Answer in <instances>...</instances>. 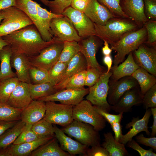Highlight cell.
Masks as SVG:
<instances>
[{"instance_id": "45", "label": "cell", "mask_w": 156, "mask_h": 156, "mask_svg": "<svg viewBox=\"0 0 156 156\" xmlns=\"http://www.w3.org/2000/svg\"><path fill=\"white\" fill-rule=\"evenodd\" d=\"M72 0L48 1L47 6L50 12L58 15L62 14L64 10L70 5Z\"/></svg>"}, {"instance_id": "27", "label": "cell", "mask_w": 156, "mask_h": 156, "mask_svg": "<svg viewBox=\"0 0 156 156\" xmlns=\"http://www.w3.org/2000/svg\"><path fill=\"white\" fill-rule=\"evenodd\" d=\"M139 67L134 59L132 52H131L121 64L116 67H112L110 70L112 74L109 80L115 81L126 76H131Z\"/></svg>"}, {"instance_id": "44", "label": "cell", "mask_w": 156, "mask_h": 156, "mask_svg": "<svg viewBox=\"0 0 156 156\" xmlns=\"http://www.w3.org/2000/svg\"><path fill=\"white\" fill-rule=\"evenodd\" d=\"M103 70L97 68L87 67L86 75L85 86L89 88L93 86L104 73Z\"/></svg>"}, {"instance_id": "23", "label": "cell", "mask_w": 156, "mask_h": 156, "mask_svg": "<svg viewBox=\"0 0 156 156\" xmlns=\"http://www.w3.org/2000/svg\"><path fill=\"white\" fill-rule=\"evenodd\" d=\"M33 100L29 90L28 84L20 81L6 103L14 108L23 109Z\"/></svg>"}, {"instance_id": "39", "label": "cell", "mask_w": 156, "mask_h": 156, "mask_svg": "<svg viewBox=\"0 0 156 156\" xmlns=\"http://www.w3.org/2000/svg\"><path fill=\"white\" fill-rule=\"evenodd\" d=\"M31 129L38 137L55 135L53 124L44 118L32 124Z\"/></svg>"}, {"instance_id": "61", "label": "cell", "mask_w": 156, "mask_h": 156, "mask_svg": "<svg viewBox=\"0 0 156 156\" xmlns=\"http://www.w3.org/2000/svg\"><path fill=\"white\" fill-rule=\"evenodd\" d=\"M4 18V15L3 14L2 10L0 11V24Z\"/></svg>"}, {"instance_id": "52", "label": "cell", "mask_w": 156, "mask_h": 156, "mask_svg": "<svg viewBox=\"0 0 156 156\" xmlns=\"http://www.w3.org/2000/svg\"><path fill=\"white\" fill-rule=\"evenodd\" d=\"M136 141L140 144L146 146H149L156 150V138L152 137L151 138L145 137L142 134H140L135 137Z\"/></svg>"}, {"instance_id": "4", "label": "cell", "mask_w": 156, "mask_h": 156, "mask_svg": "<svg viewBox=\"0 0 156 156\" xmlns=\"http://www.w3.org/2000/svg\"><path fill=\"white\" fill-rule=\"evenodd\" d=\"M61 129L69 137L88 147L100 144L99 131L89 124L74 120Z\"/></svg>"}, {"instance_id": "63", "label": "cell", "mask_w": 156, "mask_h": 156, "mask_svg": "<svg viewBox=\"0 0 156 156\" xmlns=\"http://www.w3.org/2000/svg\"><path fill=\"white\" fill-rule=\"evenodd\" d=\"M83 0L86 1L88 3L91 0Z\"/></svg>"}, {"instance_id": "62", "label": "cell", "mask_w": 156, "mask_h": 156, "mask_svg": "<svg viewBox=\"0 0 156 156\" xmlns=\"http://www.w3.org/2000/svg\"><path fill=\"white\" fill-rule=\"evenodd\" d=\"M45 5L47 6L48 5V0H39Z\"/></svg>"}, {"instance_id": "28", "label": "cell", "mask_w": 156, "mask_h": 156, "mask_svg": "<svg viewBox=\"0 0 156 156\" xmlns=\"http://www.w3.org/2000/svg\"><path fill=\"white\" fill-rule=\"evenodd\" d=\"M29 156H71L61 148L55 136L33 151Z\"/></svg>"}, {"instance_id": "50", "label": "cell", "mask_w": 156, "mask_h": 156, "mask_svg": "<svg viewBox=\"0 0 156 156\" xmlns=\"http://www.w3.org/2000/svg\"><path fill=\"white\" fill-rule=\"evenodd\" d=\"M127 146L138 151L141 156H156V154L152 151V149L146 150L140 146L134 140H132L128 141Z\"/></svg>"}, {"instance_id": "12", "label": "cell", "mask_w": 156, "mask_h": 156, "mask_svg": "<svg viewBox=\"0 0 156 156\" xmlns=\"http://www.w3.org/2000/svg\"><path fill=\"white\" fill-rule=\"evenodd\" d=\"M134 59L138 65L156 77V46L144 43L132 52Z\"/></svg>"}, {"instance_id": "24", "label": "cell", "mask_w": 156, "mask_h": 156, "mask_svg": "<svg viewBox=\"0 0 156 156\" xmlns=\"http://www.w3.org/2000/svg\"><path fill=\"white\" fill-rule=\"evenodd\" d=\"M37 3L32 0H16L15 7L23 12L36 27L43 40L49 41L39 18L37 8Z\"/></svg>"}, {"instance_id": "60", "label": "cell", "mask_w": 156, "mask_h": 156, "mask_svg": "<svg viewBox=\"0 0 156 156\" xmlns=\"http://www.w3.org/2000/svg\"><path fill=\"white\" fill-rule=\"evenodd\" d=\"M8 42L2 37H0V51L6 46L8 45Z\"/></svg>"}, {"instance_id": "7", "label": "cell", "mask_w": 156, "mask_h": 156, "mask_svg": "<svg viewBox=\"0 0 156 156\" xmlns=\"http://www.w3.org/2000/svg\"><path fill=\"white\" fill-rule=\"evenodd\" d=\"M111 71L104 73L96 83L89 87L86 99L92 105L99 107L105 111H111V106L107 100L109 88L108 83Z\"/></svg>"}, {"instance_id": "1", "label": "cell", "mask_w": 156, "mask_h": 156, "mask_svg": "<svg viewBox=\"0 0 156 156\" xmlns=\"http://www.w3.org/2000/svg\"><path fill=\"white\" fill-rule=\"evenodd\" d=\"M2 37L8 44L13 53H22L28 56L37 55L46 47L61 41L55 37L50 41H44L34 24Z\"/></svg>"}, {"instance_id": "17", "label": "cell", "mask_w": 156, "mask_h": 156, "mask_svg": "<svg viewBox=\"0 0 156 156\" xmlns=\"http://www.w3.org/2000/svg\"><path fill=\"white\" fill-rule=\"evenodd\" d=\"M143 96L139 86L131 89L126 92L116 104L111 105V109L119 113L131 112L133 106L142 103Z\"/></svg>"}, {"instance_id": "40", "label": "cell", "mask_w": 156, "mask_h": 156, "mask_svg": "<svg viewBox=\"0 0 156 156\" xmlns=\"http://www.w3.org/2000/svg\"><path fill=\"white\" fill-rule=\"evenodd\" d=\"M31 83L38 84L49 82L48 71L31 65L29 69Z\"/></svg>"}, {"instance_id": "15", "label": "cell", "mask_w": 156, "mask_h": 156, "mask_svg": "<svg viewBox=\"0 0 156 156\" xmlns=\"http://www.w3.org/2000/svg\"><path fill=\"white\" fill-rule=\"evenodd\" d=\"M108 84L107 100L111 105L116 104L127 91L139 86L137 81L131 76H126L115 81L109 80Z\"/></svg>"}, {"instance_id": "13", "label": "cell", "mask_w": 156, "mask_h": 156, "mask_svg": "<svg viewBox=\"0 0 156 156\" xmlns=\"http://www.w3.org/2000/svg\"><path fill=\"white\" fill-rule=\"evenodd\" d=\"M54 137L55 135L40 137L30 142L18 144H12L6 148H0V156H29L33 151Z\"/></svg>"}, {"instance_id": "2", "label": "cell", "mask_w": 156, "mask_h": 156, "mask_svg": "<svg viewBox=\"0 0 156 156\" xmlns=\"http://www.w3.org/2000/svg\"><path fill=\"white\" fill-rule=\"evenodd\" d=\"M94 25L96 36L107 41L111 46L126 33L140 28L129 19L116 17L109 20L104 25Z\"/></svg>"}, {"instance_id": "3", "label": "cell", "mask_w": 156, "mask_h": 156, "mask_svg": "<svg viewBox=\"0 0 156 156\" xmlns=\"http://www.w3.org/2000/svg\"><path fill=\"white\" fill-rule=\"evenodd\" d=\"M147 38L146 30L144 26L124 35L111 46V49L116 53L113 61L114 65L112 67H116L123 62L127 55L145 42Z\"/></svg>"}, {"instance_id": "59", "label": "cell", "mask_w": 156, "mask_h": 156, "mask_svg": "<svg viewBox=\"0 0 156 156\" xmlns=\"http://www.w3.org/2000/svg\"><path fill=\"white\" fill-rule=\"evenodd\" d=\"M103 41L104 46L102 48V53L104 56L110 55L112 50L109 47L108 42L105 40Z\"/></svg>"}, {"instance_id": "19", "label": "cell", "mask_w": 156, "mask_h": 156, "mask_svg": "<svg viewBox=\"0 0 156 156\" xmlns=\"http://www.w3.org/2000/svg\"><path fill=\"white\" fill-rule=\"evenodd\" d=\"M152 115L150 108L146 109L143 117L141 119L138 118H133L131 121L126 125V128H132L125 134L122 135L119 140L120 143L125 144L129 141L132 139L134 136L139 133L144 131L147 135H150L151 133L148 130V124L149 118Z\"/></svg>"}, {"instance_id": "25", "label": "cell", "mask_w": 156, "mask_h": 156, "mask_svg": "<svg viewBox=\"0 0 156 156\" xmlns=\"http://www.w3.org/2000/svg\"><path fill=\"white\" fill-rule=\"evenodd\" d=\"M46 110L45 102L33 100L23 110L21 114L20 120L26 123L32 124L43 118Z\"/></svg>"}, {"instance_id": "51", "label": "cell", "mask_w": 156, "mask_h": 156, "mask_svg": "<svg viewBox=\"0 0 156 156\" xmlns=\"http://www.w3.org/2000/svg\"><path fill=\"white\" fill-rule=\"evenodd\" d=\"M84 156H109V155L106 149L99 144L88 148Z\"/></svg>"}, {"instance_id": "33", "label": "cell", "mask_w": 156, "mask_h": 156, "mask_svg": "<svg viewBox=\"0 0 156 156\" xmlns=\"http://www.w3.org/2000/svg\"><path fill=\"white\" fill-rule=\"evenodd\" d=\"M29 88L33 100L49 96L58 91L49 82L38 84H28Z\"/></svg>"}, {"instance_id": "37", "label": "cell", "mask_w": 156, "mask_h": 156, "mask_svg": "<svg viewBox=\"0 0 156 156\" xmlns=\"http://www.w3.org/2000/svg\"><path fill=\"white\" fill-rule=\"evenodd\" d=\"M23 110L14 108L6 103L0 102V120L7 121L20 120Z\"/></svg>"}, {"instance_id": "21", "label": "cell", "mask_w": 156, "mask_h": 156, "mask_svg": "<svg viewBox=\"0 0 156 156\" xmlns=\"http://www.w3.org/2000/svg\"><path fill=\"white\" fill-rule=\"evenodd\" d=\"M122 9L129 18L140 28L149 20L145 13L143 0H125Z\"/></svg>"}, {"instance_id": "26", "label": "cell", "mask_w": 156, "mask_h": 156, "mask_svg": "<svg viewBox=\"0 0 156 156\" xmlns=\"http://www.w3.org/2000/svg\"><path fill=\"white\" fill-rule=\"evenodd\" d=\"M10 62L11 67L15 69L19 81L28 84L31 83L29 73L30 64L28 56L22 53H13Z\"/></svg>"}, {"instance_id": "5", "label": "cell", "mask_w": 156, "mask_h": 156, "mask_svg": "<svg viewBox=\"0 0 156 156\" xmlns=\"http://www.w3.org/2000/svg\"><path fill=\"white\" fill-rule=\"evenodd\" d=\"M1 10L4 18L0 24V37L33 24L23 12L15 7H10Z\"/></svg>"}, {"instance_id": "36", "label": "cell", "mask_w": 156, "mask_h": 156, "mask_svg": "<svg viewBox=\"0 0 156 156\" xmlns=\"http://www.w3.org/2000/svg\"><path fill=\"white\" fill-rule=\"evenodd\" d=\"M20 81L16 77L0 81V102L7 103Z\"/></svg>"}, {"instance_id": "22", "label": "cell", "mask_w": 156, "mask_h": 156, "mask_svg": "<svg viewBox=\"0 0 156 156\" xmlns=\"http://www.w3.org/2000/svg\"><path fill=\"white\" fill-rule=\"evenodd\" d=\"M88 66L86 59L79 51L68 62L63 76L60 81L54 86L58 91L64 89L70 79L77 73L86 70Z\"/></svg>"}, {"instance_id": "42", "label": "cell", "mask_w": 156, "mask_h": 156, "mask_svg": "<svg viewBox=\"0 0 156 156\" xmlns=\"http://www.w3.org/2000/svg\"><path fill=\"white\" fill-rule=\"evenodd\" d=\"M86 69L72 77L66 84L64 89L80 90L84 88Z\"/></svg>"}, {"instance_id": "18", "label": "cell", "mask_w": 156, "mask_h": 156, "mask_svg": "<svg viewBox=\"0 0 156 156\" xmlns=\"http://www.w3.org/2000/svg\"><path fill=\"white\" fill-rule=\"evenodd\" d=\"M55 136L59 141L60 147L71 156L79 155L84 156L89 147L72 139L55 125H53Z\"/></svg>"}, {"instance_id": "11", "label": "cell", "mask_w": 156, "mask_h": 156, "mask_svg": "<svg viewBox=\"0 0 156 156\" xmlns=\"http://www.w3.org/2000/svg\"><path fill=\"white\" fill-rule=\"evenodd\" d=\"M50 27L54 36L62 41L79 42L82 39L71 21L65 16L62 15L52 18L50 22Z\"/></svg>"}, {"instance_id": "56", "label": "cell", "mask_w": 156, "mask_h": 156, "mask_svg": "<svg viewBox=\"0 0 156 156\" xmlns=\"http://www.w3.org/2000/svg\"><path fill=\"white\" fill-rule=\"evenodd\" d=\"M15 5L16 0H0V11Z\"/></svg>"}, {"instance_id": "16", "label": "cell", "mask_w": 156, "mask_h": 156, "mask_svg": "<svg viewBox=\"0 0 156 156\" xmlns=\"http://www.w3.org/2000/svg\"><path fill=\"white\" fill-rule=\"evenodd\" d=\"M96 36H92L82 39L79 42V51L84 57L88 67L97 68L103 70L96 58L97 51L102 44V40Z\"/></svg>"}, {"instance_id": "20", "label": "cell", "mask_w": 156, "mask_h": 156, "mask_svg": "<svg viewBox=\"0 0 156 156\" xmlns=\"http://www.w3.org/2000/svg\"><path fill=\"white\" fill-rule=\"evenodd\" d=\"M84 13L93 23L101 25H105L109 20L116 17L97 0H91Z\"/></svg>"}, {"instance_id": "46", "label": "cell", "mask_w": 156, "mask_h": 156, "mask_svg": "<svg viewBox=\"0 0 156 156\" xmlns=\"http://www.w3.org/2000/svg\"><path fill=\"white\" fill-rule=\"evenodd\" d=\"M142 103L146 109L148 108L156 107V84L149 89L144 94Z\"/></svg>"}, {"instance_id": "48", "label": "cell", "mask_w": 156, "mask_h": 156, "mask_svg": "<svg viewBox=\"0 0 156 156\" xmlns=\"http://www.w3.org/2000/svg\"><path fill=\"white\" fill-rule=\"evenodd\" d=\"M94 109L101 115L110 125L115 122H120L123 117V113H120L118 115L110 114L101 107L94 105Z\"/></svg>"}, {"instance_id": "30", "label": "cell", "mask_w": 156, "mask_h": 156, "mask_svg": "<svg viewBox=\"0 0 156 156\" xmlns=\"http://www.w3.org/2000/svg\"><path fill=\"white\" fill-rule=\"evenodd\" d=\"M104 141L102 146L108 153L109 156H124L128 153L125 144L117 141L111 132L104 134Z\"/></svg>"}, {"instance_id": "55", "label": "cell", "mask_w": 156, "mask_h": 156, "mask_svg": "<svg viewBox=\"0 0 156 156\" xmlns=\"http://www.w3.org/2000/svg\"><path fill=\"white\" fill-rule=\"evenodd\" d=\"M18 121H7L0 120V136L14 126Z\"/></svg>"}, {"instance_id": "6", "label": "cell", "mask_w": 156, "mask_h": 156, "mask_svg": "<svg viewBox=\"0 0 156 156\" xmlns=\"http://www.w3.org/2000/svg\"><path fill=\"white\" fill-rule=\"evenodd\" d=\"M73 120L89 124L96 131L103 130L106 126V120L94 109L88 101L82 100L73 106Z\"/></svg>"}, {"instance_id": "47", "label": "cell", "mask_w": 156, "mask_h": 156, "mask_svg": "<svg viewBox=\"0 0 156 156\" xmlns=\"http://www.w3.org/2000/svg\"><path fill=\"white\" fill-rule=\"evenodd\" d=\"M144 26L147 33V40L145 42L148 45L156 46V21L154 20H149Z\"/></svg>"}, {"instance_id": "29", "label": "cell", "mask_w": 156, "mask_h": 156, "mask_svg": "<svg viewBox=\"0 0 156 156\" xmlns=\"http://www.w3.org/2000/svg\"><path fill=\"white\" fill-rule=\"evenodd\" d=\"M12 53L9 45L0 51V81L16 77L11 68L10 60Z\"/></svg>"}, {"instance_id": "8", "label": "cell", "mask_w": 156, "mask_h": 156, "mask_svg": "<svg viewBox=\"0 0 156 156\" xmlns=\"http://www.w3.org/2000/svg\"><path fill=\"white\" fill-rule=\"evenodd\" d=\"M64 42L60 41L42 49L37 55L28 56L30 64L48 71L58 61Z\"/></svg>"}, {"instance_id": "10", "label": "cell", "mask_w": 156, "mask_h": 156, "mask_svg": "<svg viewBox=\"0 0 156 156\" xmlns=\"http://www.w3.org/2000/svg\"><path fill=\"white\" fill-rule=\"evenodd\" d=\"M62 14L70 19L78 35L82 39L96 36L94 23L84 13L69 6L64 10Z\"/></svg>"}, {"instance_id": "41", "label": "cell", "mask_w": 156, "mask_h": 156, "mask_svg": "<svg viewBox=\"0 0 156 156\" xmlns=\"http://www.w3.org/2000/svg\"><path fill=\"white\" fill-rule=\"evenodd\" d=\"M97 0L107 8L115 17L130 19L120 5L121 0Z\"/></svg>"}, {"instance_id": "34", "label": "cell", "mask_w": 156, "mask_h": 156, "mask_svg": "<svg viewBox=\"0 0 156 156\" xmlns=\"http://www.w3.org/2000/svg\"><path fill=\"white\" fill-rule=\"evenodd\" d=\"M37 8L39 18L45 31L49 41L54 37L50 27V23L53 18L59 17L62 15L54 14L42 8L37 3Z\"/></svg>"}, {"instance_id": "53", "label": "cell", "mask_w": 156, "mask_h": 156, "mask_svg": "<svg viewBox=\"0 0 156 156\" xmlns=\"http://www.w3.org/2000/svg\"><path fill=\"white\" fill-rule=\"evenodd\" d=\"M88 4L83 0H72L70 5L74 9L84 13Z\"/></svg>"}, {"instance_id": "9", "label": "cell", "mask_w": 156, "mask_h": 156, "mask_svg": "<svg viewBox=\"0 0 156 156\" xmlns=\"http://www.w3.org/2000/svg\"><path fill=\"white\" fill-rule=\"evenodd\" d=\"M45 102L46 110L43 118L49 122L64 127L74 120L73 117V105L61 103L57 104L53 101Z\"/></svg>"}, {"instance_id": "38", "label": "cell", "mask_w": 156, "mask_h": 156, "mask_svg": "<svg viewBox=\"0 0 156 156\" xmlns=\"http://www.w3.org/2000/svg\"><path fill=\"white\" fill-rule=\"evenodd\" d=\"M68 63L57 62L48 71L49 82L55 86L60 81L63 76Z\"/></svg>"}, {"instance_id": "35", "label": "cell", "mask_w": 156, "mask_h": 156, "mask_svg": "<svg viewBox=\"0 0 156 156\" xmlns=\"http://www.w3.org/2000/svg\"><path fill=\"white\" fill-rule=\"evenodd\" d=\"M63 49L57 62L68 63L79 51V45L75 41L64 42Z\"/></svg>"}, {"instance_id": "31", "label": "cell", "mask_w": 156, "mask_h": 156, "mask_svg": "<svg viewBox=\"0 0 156 156\" xmlns=\"http://www.w3.org/2000/svg\"><path fill=\"white\" fill-rule=\"evenodd\" d=\"M26 123L19 120L12 127L0 136V148H6L12 144L24 130Z\"/></svg>"}, {"instance_id": "49", "label": "cell", "mask_w": 156, "mask_h": 156, "mask_svg": "<svg viewBox=\"0 0 156 156\" xmlns=\"http://www.w3.org/2000/svg\"><path fill=\"white\" fill-rule=\"evenodd\" d=\"M144 11L147 18L151 20L156 18V0H144Z\"/></svg>"}, {"instance_id": "32", "label": "cell", "mask_w": 156, "mask_h": 156, "mask_svg": "<svg viewBox=\"0 0 156 156\" xmlns=\"http://www.w3.org/2000/svg\"><path fill=\"white\" fill-rule=\"evenodd\" d=\"M131 76L137 81L141 92L143 95L156 84V77L141 67L137 69Z\"/></svg>"}, {"instance_id": "43", "label": "cell", "mask_w": 156, "mask_h": 156, "mask_svg": "<svg viewBox=\"0 0 156 156\" xmlns=\"http://www.w3.org/2000/svg\"><path fill=\"white\" fill-rule=\"evenodd\" d=\"M32 124L26 123L24 130L21 133L13 143L14 144L29 142L34 141L39 137L32 130Z\"/></svg>"}, {"instance_id": "54", "label": "cell", "mask_w": 156, "mask_h": 156, "mask_svg": "<svg viewBox=\"0 0 156 156\" xmlns=\"http://www.w3.org/2000/svg\"><path fill=\"white\" fill-rule=\"evenodd\" d=\"M120 122H115L110 124L111 127L114 133L115 140L119 142L122 135V127Z\"/></svg>"}, {"instance_id": "58", "label": "cell", "mask_w": 156, "mask_h": 156, "mask_svg": "<svg viewBox=\"0 0 156 156\" xmlns=\"http://www.w3.org/2000/svg\"><path fill=\"white\" fill-rule=\"evenodd\" d=\"M103 62L107 67L106 73H108L112 67L113 60L110 55L104 56L103 58Z\"/></svg>"}, {"instance_id": "14", "label": "cell", "mask_w": 156, "mask_h": 156, "mask_svg": "<svg viewBox=\"0 0 156 156\" xmlns=\"http://www.w3.org/2000/svg\"><path fill=\"white\" fill-rule=\"evenodd\" d=\"M89 88H85L80 90L63 89L48 96L41 97L37 100L45 102L57 101L61 103L73 106L76 105L83 100L89 93Z\"/></svg>"}, {"instance_id": "57", "label": "cell", "mask_w": 156, "mask_h": 156, "mask_svg": "<svg viewBox=\"0 0 156 156\" xmlns=\"http://www.w3.org/2000/svg\"><path fill=\"white\" fill-rule=\"evenodd\" d=\"M150 108L153 120V124L151 127L152 131L151 135L152 137H154L156 135V107Z\"/></svg>"}]
</instances>
